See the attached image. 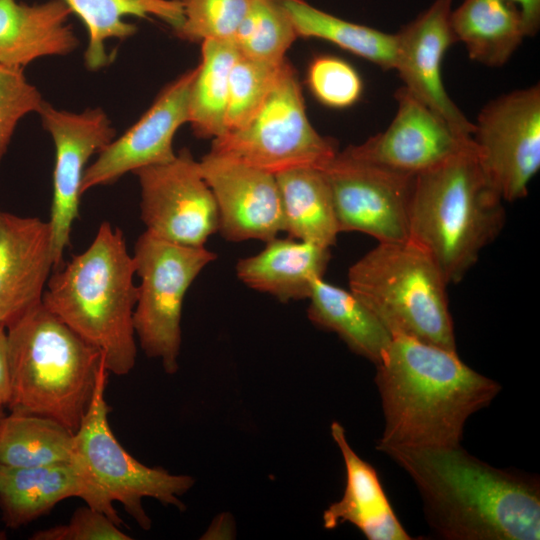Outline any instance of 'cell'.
Returning a JSON list of instances; mask_svg holds the SVG:
<instances>
[{
    "label": "cell",
    "instance_id": "6da1fadb",
    "mask_svg": "<svg viewBox=\"0 0 540 540\" xmlns=\"http://www.w3.org/2000/svg\"><path fill=\"white\" fill-rule=\"evenodd\" d=\"M414 482L432 531L446 540H538L540 481L453 446L381 450Z\"/></svg>",
    "mask_w": 540,
    "mask_h": 540
},
{
    "label": "cell",
    "instance_id": "7a4b0ae2",
    "mask_svg": "<svg viewBox=\"0 0 540 540\" xmlns=\"http://www.w3.org/2000/svg\"><path fill=\"white\" fill-rule=\"evenodd\" d=\"M375 366L384 419L378 451L458 445L468 418L501 390L456 351L402 335L393 336Z\"/></svg>",
    "mask_w": 540,
    "mask_h": 540
},
{
    "label": "cell",
    "instance_id": "3957f363",
    "mask_svg": "<svg viewBox=\"0 0 540 540\" xmlns=\"http://www.w3.org/2000/svg\"><path fill=\"white\" fill-rule=\"evenodd\" d=\"M134 276L122 230L104 221L83 252L53 270L42 298L47 310L102 353L107 370L117 376L129 374L136 362Z\"/></svg>",
    "mask_w": 540,
    "mask_h": 540
},
{
    "label": "cell",
    "instance_id": "277c9868",
    "mask_svg": "<svg viewBox=\"0 0 540 540\" xmlns=\"http://www.w3.org/2000/svg\"><path fill=\"white\" fill-rule=\"evenodd\" d=\"M504 221L503 200L484 175L475 146L415 176L409 240L448 284L462 280Z\"/></svg>",
    "mask_w": 540,
    "mask_h": 540
},
{
    "label": "cell",
    "instance_id": "5b68a950",
    "mask_svg": "<svg viewBox=\"0 0 540 540\" xmlns=\"http://www.w3.org/2000/svg\"><path fill=\"white\" fill-rule=\"evenodd\" d=\"M10 412L51 418L73 433L91 403L102 353L39 304L7 328Z\"/></svg>",
    "mask_w": 540,
    "mask_h": 540
},
{
    "label": "cell",
    "instance_id": "8992f818",
    "mask_svg": "<svg viewBox=\"0 0 540 540\" xmlns=\"http://www.w3.org/2000/svg\"><path fill=\"white\" fill-rule=\"evenodd\" d=\"M348 283L392 336L456 351L448 283L432 258L411 240L378 243L349 268Z\"/></svg>",
    "mask_w": 540,
    "mask_h": 540
},
{
    "label": "cell",
    "instance_id": "52a82bcc",
    "mask_svg": "<svg viewBox=\"0 0 540 540\" xmlns=\"http://www.w3.org/2000/svg\"><path fill=\"white\" fill-rule=\"evenodd\" d=\"M209 152L275 176L297 168L323 170L339 151L310 123L297 74L285 60L257 114L213 139Z\"/></svg>",
    "mask_w": 540,
    "mask_h": 540
},
{
    "label": "cell",
    "instance_id": "ba28073f",
    "mask_svg": "<svg viewBox=\"0 0 540 540\" xmlns=\"http://www.w3.org/2000/svg\"><path fill=\"white\" fill-rule=\"evenodd\" d=\"M109 371L103 365L89 408L74 434V458L90 483L109 504L119 502L143 529L152 525L142 501L153 498L166 506L184 511L180 499L195 483L189 475L172 474L149 467L135 459L111 430L105 399Z\"/></svg>",
    "mask_w": 540,
    "mask_h": 540
},
{
    "label": "cell",
    "instance_id": "9c48e42d",
    "mask_svg": "<svg viewBox=\"0 0 540 540\" xmlns=\"http://www.w3.org/2000/svg\"><path fill=\"white\" fill-rule=\"evenodd\" d=\"M132 257L140 278L133 313L136 338L145 355L159 359L164 371L173 375L179 368L185 295L217 255L205 246L179 245L144 231Z\"/></svg>",
    "mask_w": 540,
    "mask_h": 540
},
{
    "label": "cell",
    "instance_id": "30bf717a",
    "mask_svg": "<svg viewBox=\"0 0 540 540\" xmlns=\"http://www.w3.org/2000/svg\"><path fill=\"white\" fill-rule=\"evenodd\" d=\"M479 165L503 201L524 198L540 168V87L516 90L488 103L474 123Z\"/></svg>",
    "mask_w": 540,
    "mask_h": 540
},
{
    "label": "cell",
    "instance_id": "8fae6325",
    "mask_svg": "<svg viewBox=\"0 0 540 540\" xmlns=\"http://www.w3.org/2000/svg\"><path fill=\"white\" fill-rule=\"evenodd\" d=\"M332 193L339 232H362L378 243L409 240L416 175L338 152L323 169Z\"/></svg>",
    "mask_w": 540,
    "mask_h": 540
},
{
    "label": "cell",
    "instance_id": "7c38bea8",
    "mask_svg": "<svg viewBox=\"0 0 540 540\" xmlns=\"http://www.w3.org/2000/svg\"><path fill=\"white\" fill-rule=\"evenodd\" d=\"M133 173L140 185V218L146 232L175 244L203 247L218 231L215 198L188 149Z\"/></svg>",
    "mask_w": 540,
    "mask_h": 540
},
{
    "label": "cell",
    "instance_id": "4fadbf2b",
    "mask_svg": "<svg viewBox=\"0 0 540 540\" xmlns=\"http://www.w3.org/2000/svg\"><path fill=\"white\" fill-rule=\"evenodd\" d=\"M39 115L55 146L53 193L49 225L54 270L63 265L72 225L79 215L81 183L87 162L115 138V130L101 108L72 113L44 101Z\"/></svg>",
    "mask_w": 540,
    "mask_h": 540
},
{
    "label": "cell",
    "instance_id": "5bb4252c",
    "mask_svg": "<svg viewBox=\"0 0 540 540\" xmlns=\"http://www.w3.org/2000/svg\"><path fill=\"white\" fill-rule=\"evenodd\" d=\"M395 98L397 111L388 128L362 144L347 147L345 153L418 175L474 146L472 138L458 134L405 87L396 91Z\"/></svg>",
    "mask_w": 540,
    "mask_h": 540
},
{
    "label": "cell",
    "instance_id": "9a60e30c",
    "mask_svg": "<svg viewBox=\"0 0 540 540\" xmlns=\"http://www.w3.org/2000/svg\"><path fill=\"white\" fill-rule=\"evenodd\" d=\"M196 68L168 84L123 135L113 139L85 169L81 194L116 182L129 172L172 160L177 130L188 122V97Z\"/></svg>",
    "mask_w": 540,
    "mask_h": 540
},
{
    "label": "cell",
    "instance_id": "2e32d148",
    "mask_svg": "<svg viewBox=\"0 0 540 540\" xmlns=\"http://www.w3.org/2000/svg\"><path fill=\"white\" fill-rule=\"evenodd\" d=\"M199 166L215 198L218 231L224 239L266 242L284 232L274 175L211 152L202 157Z\"/></svg>",
    "mask_w": 540,
    "mask_h": 540
},
{
    "label": "cell",
    "instance_id": "e0dca14e",
    "mask_svg": "<svg viewBox=\"0 0 540 540\" xmlns=\"http://www.w3.org/2000/svg\"><path fill=\"white\" fill-rule=\"evenodd\" d=\"M453 0L434 2L396 33L397 70L404 86L442 117L458 134L472 138L471 123L448 96L442 81V61L455 43L450 15Z\"/></svg>",
    "mask_w": 540,
    "mask_h": 540
},
{
    "label": "cell",
    "instance_id": "ac0fdd59",
    "mask_svg": "<svg viewBox=\"0 0 540 540\" xmlns=\"http://www.w3.org/2000/svg\"><path fill=\"white\" fill-rule=\"evenodd\" d=\"M53 270L49 222L0 211V325L42 303Z\"/></svg>",
    "mask_w": 540,
    "mask_h": 540
},
{
    "label": "cell",
    "instance_id": "d6986e66",
    "mask_svg": "<svg viewBox=\"0 0 540 540\" xmlns=\"http://www.w3.org/2000/svg\"><path fill=\"white\" fill-rule=\"evenodd\" d=\"M71 497L123 524L114 505L100 496L75 460L33 467L0 464V511L8 528L31 523Z\"/></svg>",
    "mask_w": 540,
    "mask_h": 540
},
{
    "label": "cell",
    "instance_id": "ffe728a7",
    "mask_svg": "<svg viewBox=\"0 0 540 540\" xmlns=\"http://www.w3.org/2000/svg\"><path fill=\"white\" fill-rule=\"evenodd\" d=\"M330 432L344 461L346 484L341 499L324 511V528L330 530L350 523L369 540H410L375 468L354 451L339 422H332Z\"/></svg>",
    "mask_w": 540,
    "mask_h": 540
},
{
    "label": "cell",
    "instance_id": "44dd1931",
    "mask_svg": "<svg viewBox=\"0 0 540 540\" xmlns=\"http://www.w3.org/2000/svg\"><path fill=\"white\" fill-rule=\"evenodd\" d=\"M63 0L26 4L0 0V65L22 69L32 61L74 51L79 40Z\"/></svg>",
    "mask_w": 540,
    "mask_h": 540
},
{
    "label": "cell",
    "instance_id": "7402d4cb",
    "mask_svg": "<svg viewBox=\"0 0 540 540\" xmlns=\"http://www.w3.org/2000/svg\"><path fill=\"white\" fill-rule=\"evenodd\" d=\"M330 259L329 247L277 236L257 254L239 259L235 269L247 287L288 303L308 299L313 282L323 278Z\"/></svg>",
    "mask_w": 540,
    "mask_h": 540
},
{
    "label": "cell",
    "instance_id": "603a6c76",
    "mask_svg": "<svg viewBox=\"0 0 540 540\" xmlns=\"http://www.w3.org/2000/svg\"><path fill=\"white\" fill-rule=\"evenodd\" d=\"M308 300L313 325L336 333L355 354L375 365L380 362L393 336L353 292L317 278Z\"/></svg>",
    "mask_w": 540,
    "mask_h": 540
},
{
    "label": "cell",
    "instance_id": "cb8c5ba5",
    "mask_svg": "<svg viewBox=\"0 0 540 540\" xmlns=\"http://www.w3.org/2000/svg\"><path fill=\"white\" fill-rule=\"evenodd\" d=\"M450 25L469 57L490 67L504 65L527 37L518 7L508 0H463Z\"/></svg>",
    "mask_w": 540,
    "mask_h": 540
},
{
    "label": "cell",
    "instance_id": "d4e9b609",
    "mask_svg": "<svg viewBox=\"0 0 540 540\" xmlns=\"http://www.w3.org/2000/svg\"><path fill=\"white\" fill-rule=\"evenodd\" d=\"M284 232L289 237L331 247L340 233L331 188L321 169L297 168L275 175Z\"/></svg>",
    "mask_w": 540,
    "mask_h": 540
},
{
    "label": "cell",
    "instance_id": "484cf974",
    "mask_svg": "<svg viewBox=\"0 0 540 540\" xmlns=\"http://www.w3.org/2000/svg\"><path fill=\"white\" fill-rule=\"evenodd\" d=\"M85 24L89 41L84 53L85 65L95 71L111 62L105 41L126 39L137 31L136 25L124 21L125 16H155L176 31L183 23L181 0H63Z\"/></svg>",
    "mask_w": 540,
    "mask_h": 540
},
{
    "label": "cell",
    "instance_id": "4316f807",
    "mask_svg": "<svg viewBox=\"0 0 540 540\" xmlns=\"http://www.w3.org/2000/svg\"><path fill=\"white\" fill-rule=\"evenodd\" d=\"M201 56L189 91L188 123L197 137L213 140L225 132L230 74L239 52L234 41L208 39Z\"/></svg>",
    "mask_w": 540,
    "mask_h": 540
},
{
    "label": "cell",
    "instance_id": "83f0119b",
    "mask_svg": "<svg viewBox=\"0 0 540 540\" xmlns=\"http://www.w3.org/2000/svg\"><path fill=\"white\" fill-rule=\"evenodd\" d=\"M298 36L328 41L383 69H394L396 34L353 23L322 11L305 0H279Z\"/></svg>",
    "mask_w": 540,
    "mask_h": 540
},
{
    "label": "cell",
    "instance_id": "f1b7e54d",
    "mask_svg": "<svg viewBox=\"0 0 540 540\" xmlns=\"http://www.w3.org/2000/svg\"><path fill=\"white\" fill-rule=\"evenodd\" d=\"M74 434L51 418L10 412L0 429V464L33 467L71 462Z\"/></svg>",
    "mask_w": 540,
    "mask_h": 540
},
{
    "label": "cell",
    "instance_id": "f546056e",
    "mask_svg": "<svg viewBox=\"0 0 540 540\" xmlns=\"http://www.w3.org/2000/svg\"><path fill=\"white\" fill-rule=\"evenodd\" d=\"M297 37L279 0H251L234 42L241 56L277 66Z\"/></svg>",
    "mask_w": 540,
    "mask_h": 540
},
{
    "label": "cell",
    "instance_id": "4dcf8cb0",
    "mask_svg": "<svg viewBox=\"0 0 540 540\" xmlns=\"http://www.w3.org/2000/svg\"><path fill=\"white\" fill-rule=\"evenodd\" d=\"M281 65L262 63L239 54L230 74L225 132L244 127L257 114L276 81Z\"/></svg>",
    "mask_w": 540,
    "mask_h": 540
},
{
    "label": "cell",
    "instance_id": "1f68e13d",
    "mask_svg": "<svg viewBox=\"0 0 540 540\" xmlns=\"http://www.w3.org/2000/svg\"><path fill=\"white\" fill-rule=\"evenodd\" d=\"M251 0H182L184 20L175 31L189 41H234Z\"/></svg>",
    "mask_w": 540,
    "mask_h": 540
},
{
    "label": "cell",
    "instance_id": "d6a6232c",
    "mask_svg": "<svg viewBox=\"0 0 540 540\" xmlns=\"http://www.w3.org/2000/svg\"><path fill=\"white\" fill-rule=\"evenodd\" d=\"M307 82L319 102L336 109L355 104L363 90L357 71L346 61L333 56L316 57L309 65Z\"/></svg>",
    "mask_w": 540,
    "mask_h": 540
},
{
    "label": "cell",
    "instance_id": "836d02e7",
    "mask_svg": "<svg viewBox=\"0 0 540 540\" xmlns=\"http://www.w3.org/2000/svg\"><path fill=\"white\" fill-rule=\"evenodd\" d=\"M44 100L30 84L22 69L0 65V162L18 121L28 113L39 112Z\"/></svg>",
    "mask_w": 540,
    "mask_h": 540
},
{
    "label": "cell",
    "instance_id": "e575fe53",
    "mask_svg": "<svg viewBox=\"0 0 540 540\" xmlns=\"http://www.w3.org/2000/svg\"><path fill=\"white\" fill-rule=\"evenodd\" d=\"M31 540H131L120 526L88 505L74 511L67 524L36 531Z\"/></svg>",
    "mask_w": 540,
    "mask_h": 540
},
{
    "label": "cell",
    "instance_id": "d590c367",
    "mask_svg": "<svg viewBox=\"0 0 540 540\" xmlns=\"http://www.w3.org/2000/svg\"><path fill=\"white\" fill-rule=\"evenodd\" d=\"M10 397V364L7 329L0 325V405L6 406Z\"/></svg>",
    "mask_w": 540,
    "mask_h": 540
},
{
    "label": "cell",
    "instance_id": "8d00e7d4",
    "mask_svg": "<svg viewBox=\"0 0 540 540\" xmlns=\"http://www.w3.org/2000/svg\"><path fill=\"white\" fill-rule=\"evenodd\" d=\"M515 4L521 14L526 35L534 36L540 26V0H508Z\"/></svg>",
    "mask_w": 540,
    "mask_h": 540
},
{
    "label": "cell",
    "instance_id": "74e56055",
    "mask_svg": "<svg viewBox=\"0 0 540 540\" xmlns=\"http://www.w3.org/2000/svg\"><path fill=\"white\" fill-rule=\"evenodd\" d=\"M5 416L6 414L4 412V406L0 405V429Z\"/></svg>",
    "mask_w": 540,
    "mask_h": 540
},
{
    "label": "cell",
    "instance_id": "f35d334b",
    "mask_svg": "<svg viewBox=\"0 0 540 540\" xmlns=\"http://www.w3.org/2000/svg\"><path fill=\"white\" fill-rule=\"evenodd\" d=\"M1 539H5V533L2 532V531H0V540H1Z\"/></svg>",
    "mask_w": 540,
    "mask_h": 540
},
{
    "label": "cell",
    "instance_id": "ab89813d",
    "mask_svg": "<svg viewBox=\"0 0 540 540\" xmlns=\"http://www.w3.org/2000/svg\"><path fill=\"white\" fill-rule=\"evenodd\" d=\"M182 1V0H181Z\"/></svg>",
    "mask_w": 540,
    "mask_h": 540
}]
</instances>
